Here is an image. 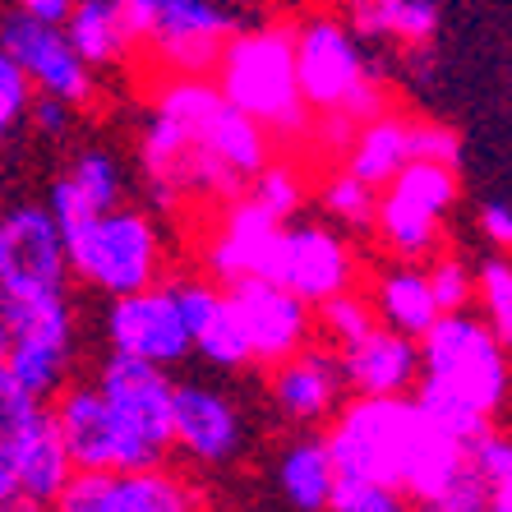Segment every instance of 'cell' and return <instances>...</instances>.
<instances>
[{
	"label": "cell",
	"instance_id": "ee69618b",
	"mask_svg": "<svg viewBox=\"0 0 512 512\" xmlns=\"http://www.w3.org/2000/svg\"><path fill=\"white\" fill-rule=\"evenodd\" d=\"M485 512H512V485H499V489H489V499H485Z\"/></svg>",
	"mask_w": 512,
	"mask_h": 512
},
{
	"label": "cell",
	"instance_id": "7402d4cb",
	"mask_svg": "<svg viewBox=\"0 0 512 512\" xmlns=\"http://www.w3.org/2000/svg\"><path fill=\"white\" fill-rule=\"evenodd\" d=\"M116 203H125V167H120V157L111 153L107 143L74 148L70 167L60 171L47 190V213L56 217L60 231L79 227L84 217L102 213V208H116Z\"/></svg>",
	"mask_w": 512,
	"mask_h": 512
},
{
	"label": "cell",
	"instance_id": "ab89813d",
	"mask_svg": "<svg viewBox=\"0 0 512 512\" xmlns=\"http://www.w3.org/2000/svg\"><path fill=\"white\" fill-rule=\"evenodd\" d=\"M19 411H24V397H14L0 383V508L19 494V485H14V425H19Z\"/></svg>",
	"mask_w": 512,
	"mask_h": 512
},
{
	"label": "cell",
	"instance_id": "f35d334b",
	"mask_svg": "<svg viewBox=\"0 0 512 512\" xmlns=\"http://www.w3.org/2000/svg\"><path fill=\"white\" fill-rule=\"evenodd\" d=\"M485 499L489 489L476 480V471L471 466H462L453 480H443L429 499L411 503V512H485Z\"/></svg>",
	"mask_w": 512,
	"mask_h": 512
},
{
	"label": "cell",
	"instance_id": "277c9868",
	"mask_svg": "<svg viewBox=\"0 0 512 512\" xmlns=\"http://www.w3.org/2000/svg\"><path fill=\"white\" fill-rule=\"evenodd\" d=\"M296 24V84L314 120H360L393 111V84L365 51L342 10H310Z\"/></svg>",
	"mask_w": 512,
	"mask_h": 512
},
{
	"label": "cell",
	"instance_id": "e0dca14e",
	"mask_svg": "<svg viewBox=\"0 0 512 512\" xmlns=\"http://www.w3.org/2000/svg\"><path fill=\"white\" fill-rule=\"evenodd\" d=\"M231 300V314L240 323V337L250 346V365L273 370L277 360L296 356L300 346L319 342L314 333V305L291 296L273 277H240V282L222 286Z\"/></svg>",
	"mask_w": 512,
	"mask_h": 512
},
{
	"label": "cell",
	"instance_id": "4316f807",
	"mask_svg": "<svg viewBox=\"0 0 512 512\" xmlns=\"http://www.w3.org/2000/svg\"><path fill=\"white\" fill-rule=\"evenodd\" d=\"M360 286H365L370 310L383 328H397V333H406V337H420L429 323L439 319L420 263H397L393 259V263H383V268H374Z\"/></svg>",
	"mask_w": 512,
	"mask_h": 512
},
{
	"label": "cell",
	"instance_id": "f1b7e54d",
	"mask_svg": "<svg viewBox=\"0 0 512 512\" xmlns=\"http://www.w3.org/2000/svg\"><path fill=\"white\" fill-rule=\"evenodd\" d=\"M406 120L402 111H383V116H370L360 120L356 130H351V139H346L342 148V162L351 176H360L365 185H374V190H383L388 180L397 176V171L411 162V148H406Z\"/></svg>",
	"mask_w": 512,
	"mask_h": 512
},
{
	"label": "cell",
	"instance_id": "f6af8a7d",
	"mask_svg": "<svg viewBox=\"0 0 512 512\" xmlns=\"http://www.w3.org/2000/svg\"><path fill=\"white\" fill-rule=\"evenodd\" d=\"M0 512H47V503H33V499H24V494H14V499L5 503Z\"/></svg>",
	"mask_w": 512,
	"mask_h": 512
},
{
	"label": "cell",
	"instance_id": "ac0fdd59",
	"mask_svg": "<svg viewBox=\"0 0 512 512\" xmlns=\"http://www.w3.org/2000/svg\"><path fill=\"white\" fill-rule=\"evenodd\" d=\"M282 227L286 222L268 217L250 194L213 208L203 217V236H199L203 277L217 286H231L240 277H268V263H273Z\"/></svg>",
	"mask_w": 512,
	"mask_h": 512
},
{
	"label": "cell",
	"instance_id": "8d00e7d4",
	"mask_svg": "<svg viewBox=\"0 0 512 512\" xmlns=\"http://www.w3.org/2000/svg\"><path fill=\"white\" fill-rule=\"evenodd\" d=\"M33 84L24 79V70L0 51V148L10 139H19V130H28V111H33Z\"/></svg>",
	"mask_w": 512,
	"mask_h": 512
},
{
	"label": "cell",
	"instance_id": "5bb4252c",
	"mask_svg": "<svg viewBox=\"0 0 512 512\" xmlns=\"http://www.w3.org/2000/svg\"><path fill=\"white\" fill-rule=\"evenodd\" d=\"M70 291L65 231L47 213V203L19 199L0 208V300Z\"/></svg>",
	"mask_w": 512,
	"mask_h": 512
},
{
	"label": "cell",
	"instance_id": "9c48e42d",
	"mask_svg": "<svg viewBox=\"0 0 512 512\" xmlns=\"http://www.w3.org/2000/svg\"><path fill=\"white\" fill-rule=\"evenodd\" d=\"M462 203V176L457 167L439 162H406L374 203V245L397 263H425L448 245V217Z\"/></svg>",
	"mask_w": 512,
	"mask_h": 512
},
{
	"label": "cell",
	"instance_id": "d6a6232c",
	"mask_svg": "<svg viewBox=\"0 0 512 512\" xmlns=\"http://www.w3.org/2000/svg\"><path fill=\"white\" fill-rule=\"evenodd\" d=\"M374 319L370 310V296H365V286H356V291H342V296L323 300V305H314V333H319L323 346H346L351 337H360Z\"/></svg>",
	"mask_w": 512,
	"mask_h": 512
},
{
	"label": "cell",
	"instance_id": "2e32d148",
	"mask_svg": "<svg viewBox=\"0 0 512 512\" xmlns=\"http://www.w3.org/2000/svg\"><path fill=\"white\" fill-rule=\"evenodd\" d=\"M250 448V416L213 383H176L171 397V453L203 471H222Z\"/></svg>",
	"mask_w": 512,
	"mask_h": 512
},
{
	"label": "cell",
	"instance_id": "1f68e13d",
	"mask_svg": "<svg viewBox=\"0 0 512 512\" xmlns=\"http://www.w3.org/2000/svg\"><path fill=\"white\" fill-rule=\"evenodd\" d=\"M245 194H250L268 217H277V222H296L305 199H310V176H305L291 157H273V162L250 180Z\"/></svg>",
	"mask_w": 512,
	"mask_h": 512
},
{
	"label": "cell",
	"instance_id": "bcb514c9",
	"mask_svg": "<svg viewBox=\"0 0 512 512\" xmlns=\"http://www.w3.org/2000/svg\"><path fill=\"white\" fill-rule=\"evenodd\" d=\"M217 5H227L231 14H240V10H259V0H217Z\"/></svg>",
	"mask_w": 512,
	"mask_h": 512
},
{
	"label": "cell",
	"instance_id": "7c38bea8",
	"mask_svg": "<svg viewBox=\"0 0 512 512\" xmlns=\"http://www.w3.org/2000/svg\"><path fill=\"white\" fill-rule=\"evenodd\" d=\"M102 337H107V351L148 360V365H162V370L190 360L194 342L176 277L167 273L162 282L139 286L130 296H111L107 314H102Z\"/></svg>",
	"mask_w": 512,
	"mask_h": 512
},
{
	"label": "cell",
	"instance_id": "4dcf8cb0",
	"mask_svg": "<svg viewBox=\"0 0 512 512\" xmlns=\"http://www.w3.org/2000/svg\"><path fill=\"white\" fill-rule=\"evenodd\" d=\"M471 310L512 342V259L508 254L485 250V259L471 263Z\"/></svg>",
	"mask_w": 512,
	"mask_h": 512
},
{
	"label": "cell",
	"instance_id": "836d02e7",
	"mask_svg": "<svg viewBox=\"0 0 512 512\" xmlns=\"http://www.w3.org/2000/svg\"><path fill=\"white\" fill-rule=\"evenodd\" d=\"M420 268H425L434 310H439V314L471 310V263H466V254L457 250V245H443V250L429 254Z\"/></svg>",
	"mask_w": 512,
	"mask_h": 512
},
{
	"label": "cell",
	"instance_id": "44dd1931",
	"mask_svg": "<svg viewBox=\"0 0 512 512\" xmlns=\"http://www.w3.org/2000/svg\"><path fill=\"white\" fill-rule=\"evenodd\" d=\"M337 365H342L346 393L393 397V393H411L420 379L416 337L383 328V323H370L360 337L337 346Z\"/></svg>",
	"mask_w": 512,
	"mask_h": 512
},
{
	"label": "cell",
	"instance_id": "74e56055",
	"mask_svg": "<svg viewBox=\"0 0 512 512\" xmlns=\"http://www.w3.org/2000/svg\"><path fill=\"white\" fill-rule=\"evenodd\" d=\"M406 148L416 162H439V167H462V134L439 120H406Z\"/></svg>",
	"mask_w": 512,
	"mask_h": 512
},
{
	"label": "cell",
	"instance_id": "60d3db41",
	"mask_svg": "<svg viewBox=\"0 0 512 512\" xmlns=\"http://www.w3.org/2000/svg\"><path fill=\"white\" fill-rule=\"evenodd\" d=\"M79 116H84V111H74L70 102H60V97H33L28 130H37L42 139H70V134L79 130Z\"/></svg>",
	"mask_w": 512,
	"mask_h": 512
},
{
	"label": "cell",
	"instance_id": "8fae6325",
	"mask_svg": "<svg viewBox=\"0 0 512 512\" xmlns=\"http://www.w3.org/2000/svg\"><path fill=\"white\" fill-rule=\"evenodd\" d=\"M268 277L282 282L305 305H323V300L356 291L365 282V254H360L356 236H346L333 222H286Z\"/></svg>",
	"mask_w": 512,
	"mask_h": 512
},
{
	"label": "cell",
	"instance_id": "d4e9b609",
	"mask_svg": "<svg viewBox=\"0 0 512 512\" xmlns=\"http://www.w3.org/2000/svg\"><path fill=\"white\" fill-rule=\"evenodd\" d=\"M273 480L291 512H328L337 466L328 457V443H323L319 429H291L286 434L273 457Z\"/></svg>",
	"mask_w": 512,
	"mask_h": 512
},
{
	"label": "cell",
	"instance_id": "d6986e66",
	"mask_svg": "<svg viewBox=\"0 0 512 512\" xmlns=\"http://www.w3.org/2000/svg\"><path fill=\"white\" fill-rule=\"evenodd\" d=\"M47 411L56 420L60 443H65L74 471H134L139 466L116 411L107 406V397L97 393V383L84 379L60 383V393L47 402Z\"/></svg>",
	"mask_w": 512,
	"mask_h": 512
},
{
	"label": "cell",
	"instance_id": "cb8c5ba5",
	"mask_svg": "<svg viewBox=\"0 0 512 512\" xmlns=\"http://www.w3.org/2000/svg\"><path fill=\"white\" fill-rule=\"evenodd\" d=\"M74 462L60 443V429L42 402H24L19 425H14V485L33 503H47L60 494V485L70 480Z\"/></svg>",
	"mask_w": 512,
	"mask_h": 512
},
{
	"label": "cell",
	"instance_id": "4fadbf2b",
	"mask_svg": "<svg viewBox=\"0 0 512 512\" xmlns=\"http://www.w3.org/2000/svg\"><path fill=\"white\" fill-rule=\"evenodd\" d=\"M47 512H203L190 476L162 466L134 471H70Z\"/></svg>",
	"mask_w": 512,
	"mask_h": 512
},
{
	"label": "cell",
	"instance_id": "e575fe53",
	"mask_svg": "<svg viewBox=\"0 0 512 512\" xmlns=\"http://www.w3.org/2000/svg\"><path fill=\"white\" fill-rule=\"evenodd\" d=\"M466 466L476 471V480L485 489H499L512 485V439L503 425H489L485 434L466 443Z\"/></svg>",
	"mask_w": 512,
	"mask_h": 512
},
{
	"label": "cell",
	"instance_id": "484cf974",
	"mask_svg": "<svg viewBox=\"0 0 512 512\" xmlns=\"http://www.w3.org/2000/svg\"><path fill=\"white\" fill-rule=\"evenodd\" d=\"M60 33H65V42L79 51V60L93 74L120 70V65L134 60V33L125 10H120V0H74Z\"/></svg>",
	"mask_w": 512,
	"mask_h": 512
},
{
	"label": "cell",
	"instance_id": "f546056e",
	"mask_svg": "<svg viewBox=\"0 0 512 512\" xmlns=\"http://www.w3.org/2000/svg\"><path fill=\"white\" fill-rule=\"evenodd\" d=\"M310 194L319 199L323 217H328L333 227H342L346 236H370L379 190H374V185H365L360 176H351L342 162H328V167H323V176L310 185Z\"/></svg>",
	"mask_w": 512,
	"mask_h": 512
},
{
	"label": "cell",
	"instance_id": "c3c4849f",
	"mask_svg": "<svg viewBox=\"0 0 512 512\" xmlns=\"http://www.w3.org/2000/svg\"><path fill=\"white\" fill-rule=\"evenodd\" d=\"M333 5H351V0H333Z\"/></svg>",
	"mask_w": 512,
	"mask_h": 512
},
{
	"label": "cell",
	"instance_id": "7a4b0ae2",
	"mask_svg": "<svg viewBox=\"0 0 512 512\" xmlns=\"http://www.w3.org/2000/svg\"><path fill=\"white\" fill-rule=\"evenodd\" d=\"M323 443L337 476L393 485L406 494V503L429 499L466 466V443L453 439L439 420H429L411 393H346L323 420Z\"/></svg>",
	"mask_w": 512,
	"mask_h": 512
},
{
	"label": "cell",
	"instance_id": "6da1fadb",
	"mask_svg": "<svg viewBox=\"0 0 512 512\" xmlns=\"http://www.w3.org/2000/svg\"><path fill=\"white\" fill-rule=\"evenodd\" d=\"M277 157V143L240 116L213 79H162L139 130V176L157 213L208 217L240 199Z\"/></svg>",
	"mask_w": 512,
	"mask_h": 512
},
{
	"label": "cell",
	"instance_id": "52a82bcc",
	"mask_svg": "<svg viewBox=\"0 0 512 512\" xmlns=\"http://www.w3.org/2000/svg\"><path fill=\"white\" fill-rule=\"evenodd\" d=\"M0 328H5L0 383L24 402L47 406L60 393V383H70L79 356V314L70 291L0 300Z\"/></svg>",
	"mask_w": 512,
	"mask_h": 512
},
{
	"label": "cell",
	"instance_id": "7bdbcfd3",
	"mask_svg": "<svg viewBox=\"0 0 512 512\" xmlns=\"http://www.w3.org/2000/svg\"><path fill=\"white\" fill-rule=\"evenodd\" d=\"M74 0H14V10L37 19V24H65V14H70Z\"/></svg>",
	"mask_w": 512,
	"mask_h": 512
},
{
	"label": "cell",
	"instance_id": "83f0119b",
	"mask_svg": "<svg viewBox=\"0 0 512 512\" xmlns=\"http://www.w3.org/2000/svg\"><path fill=\"white\" fill-rule=\"evenodd\" d=\"M342 14L360 42H388L402 51H425L439 33V0H351Z\"/></svg>",
	"mask_w": 512,
	"mask_h": 512
},
{
	"label": "cell",
	"instance_id": "7dc6e473",
	"mask_svg": "<svg viewBox=\"0 0 512 512\" xmlns=\"http://www.w3.org/2000/svg\"><path fill=\"white\" fill-rule=\"evenodd\" d=\"M0 365H5V328H0Z\"/></svg>",
	"mask_w": 512,
	"mask_h": 512
},
{
	"label": "cell",
	"instance_id": "5b68a950",
	"mask_svg": "<svg viewBox=\"0 0 512 512\" xmlns=\"http://www.w3.org/2000/svg\"><path fill=\"white\" fill-rule=\"evenodd\" d=\"M65 263L70 282H84L97 296H130L171 273V240L162 217L116 203L65 231Z\"/></svg>",
	"mask_w": 512,
	"mask_h": 512
},
{
	"label": "cell",
	"instance_id": "d590c367",
	"mask_svg": "<svg viewBox=\"0 0 512 512\" xmlns=\"http://www.w3.org/2000/svg\"><path fill=\"white\" fill-rule=\"evenodd\" d=\"M328 512H411L402 489L379 485V480H356V476H337Z\"/></svg>",
	"mask_w": 512,
	"mask_h": 512
},
{
	"label": "cell",
	"instance_id": "3957f363",
	"mask_svg": "<svg viewBox=\"0 0 512 512\" xmlns=\"http://www.w3.org/2000/svg\"><path fill=\"white\" fill-rule=\"evenodd\" d=\"M208 79L240 116L268 130L273 143L305 148L314 116L296 84V24L291 19L236 24V33L217 51Z\"/></svg>",
	"mask_w": 512,
	"mask_h": 512
},
{
	"label": "cell",
	"instance_id": "30bf717a",
	"mask_svg": "<svg viewBox=\"0 0 512 512\" xmlns=\"http://www.w3.org/2000/svg\"><path fill=\"white\" fill-rule=\"evenodd\" d=\"M93 383L116 411L120 429H125V439L134 448V462L139 466L171 462V397H176L171 374L162 365L107 351Z\"/></svg>",
	"mask_w": 512,
	"mask_h": 512
},
{
	"label": "cell",
	"instance_id": "b9f144b4",
	"mask_svg": "<svg viewBox=\"0 0 512 512\" xmlns=\"http://www.w3.org/2000/svg\"><path fill=\"white\" fill-rule=\"evenodd\" d=\"M476 236L485 240V250L494 254H508L512 245V213H508V203L503 199H485L476 208Z\"/></svg>",
	"mask_w": 512,
	"mask_h": 512
},
{
	"label": "cell",
	"instance_id": "ba28073f",
	"mask_svg": "<svg viewBox=\"0 0 512 512\" xmlns=\"http://www.w3.org/2000/svg\"><path fill=\"white\" fill-rule=\"evenodd\" d=\"M134 33V60L162 79H208L240 14L217 0H120Z\"/></svg>",
	"mask_w": 512,
	"mask_h": 512
},
{
	"label": "cell",
	"instance_id": "ffe728a7",
	"mask_svg": "<svg viewBox=\"0 0 512 512\" xmlns=\"http://www.w3.org/2000/svg\"><path fill=\"white\" fill-rule=\"evenodd\" d=\"M342 397H346L342 365H337L333 346L323 342L300 346L296 356L277 360L268 370V402H273L277 420L286 429H319L337 411Z\"/></svg>",
	"mask_w": 512,
	"mask_h": 512
},
{
	"label": "cell",
	"instance_id": "8992f818",
	"mask_svg": "<svg viewBox=\"0 0 512 512\" xmlns=\"http://www.w3.org/2000/svg\"><path fill=\"white\" fill-rule=\"evenodd\" d=\"M416 351H420L416 383L471 406V411H480L489 420H499L508 411V393H512L508 342L476 310L439 314L416 337Z\"/></svg>",
	"mask_w": 512,
	"mask_h": 512
},
{
	"label": "cell",
	"instance_id": "9a60e30c",
	"mask_svg": "<svg viewBox=\"0 0 512 512\" xmlns=\"http://www.w3.org/2000/svg\"><path fill=\"white\" fill-rule=\"evenodd\" d=\"M0 51L24 70L37 97H60L74 111H93L102 97V79L88 70L79 51L65 42L60 24H37L28 14H0Z\"/></svg>",
	"mask_w": 512,
	"mask_h": 512
},
{
	"label": "cell",
	"instance_id": "603a6c76",
	"mask_svg": "<svg viewBox=\"0 0 512 512\" xmlns=\"http://www.w3.org/2000/svg\"><path fill=\"white\" fill-rule=\"evenodd\" d=\"M180 305L190 319V342L194 356H203L213 370H250V346L240 337V323L231 314V300L217 282H208L203 273L176 277Z\"/></svg>",
	"mask_w": 512,
	"mask_h": 512
}]
</instances>
